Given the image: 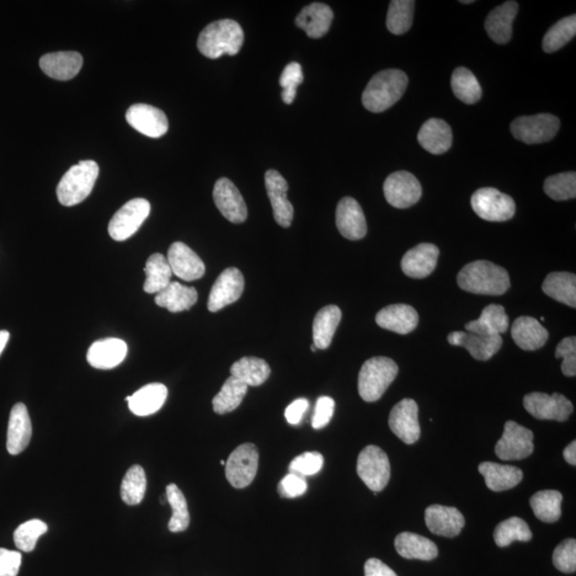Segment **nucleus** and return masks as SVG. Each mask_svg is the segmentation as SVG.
<instances>
[{
    "instance_id": "1",
    "label": "nucleus",
    "mask_w": 576,
    "mask_h": 576,
    "mask_svg": "<svg viewBox=\"0 0 576 576\" xmlns=\"http://www.w3.org/2000/svg\"><path fill=\"white\" fill-rule=\"evenodd\" d=\"M457 281L461 290L476 295L500 296L510 287L508 272L489 260H476L464 266Z\"/></svg>"
},
{
    "instance_id": "2",
    "label": "nucleus",
    "mask_w": 576,
    "mask_h": 576,
    "mask_svg": "<svg viewBox=\"0 0 576 576\" xmlns=\"http://www.w3.org/2000/svg\"><path fill=\"white\" fill-rule=\"evenodd\" d=\"M408 82L407 75L400 69H386L377 73L363 92V106L375 114L391 108L402 99Z\"/></svg>"
},
{
    "instance_id": "3",
    "label": "nucleus",
    "mask_w": 576,
    "mask_h": 576,
    "mask_svg": "<svg viewBox=\"0 0 576 576\" xmlns=\"http://www.w3.org/2000/svg\"><path fill=\"white\" fill-rule=\"evenodd\" d=\"M244 30L233 20H220L207 25L197 39V48L203 56L218 59L223 55L235 56L244 44Z\"/></svg>"
},
{
    "instance_id": "4",
    "label": "nucleus",
    "mask_w": 576,
    "mask_h": 576,
    "mask_svg": "<svg viewBox=\"0 0 576 576\" xmlns=\"http://www.w3.org/2000/svg\"><path fill=\"white\" fill-rule=\"evenodd\" d=\"M99 173L100 167L94 160H82L73 165L59 181L57 187L59 202L64 206H74L87 199L93 190Z\"/></svg>"
},
{
    "instance_id": "5",
    "label": "nucleus",
    "mask_w": 576,
    "mask_h": 576,
    "mask_svg": "<svg viewBox=\"0 0 576 576\" xmlns=\"http://www.w3.org/2000/svg\"><path fill=\"white\" fill-rule=\"evenodd\" d=\"M398 366L387 356H375L363 364L357 388L364 402L373 403L382 397L388 388L397 377Z\"/></svg>"
},
{
    "instance_id": "6",
    "label": "nucleus",
    "mask_w": 576,
    "mask_h": 576,
    "mask_svg": "<svg viewBox=\"0 0 576 576\" xmlns=\"http://www.w3.org/2000/svg\"><path fill=\"white\" fill-rule=\"evenodd\" d=\"M356 472L368 488L380 492L391 477L388 457L380 447L368 445L357 457Z\"/></svg>"
},
{
    "instance_id": "7",
    "label": "nucleus",
    "mask_w": 576,
    "mask_h": 576,
    "mask_svg": "<svg viewBox=\"0 0 576 576\" xmlns=\"http://www.w3.org/2000/svg\"><path fill=\"white\" fill-rule=\"evenodd\" d=\"M473 211L484 220L504 222L515 216L516 203L508 195L485 187L474 192L471 199Z\"/></svg>"
},
{
    "instance_id": "8",
    "label": "nucleus",
    "mask_w": 576,
    "mask_h": 576,
    "mask_svg": "<svg viewBox=\"0 0 576 576\" xmlns=\"http://www.w3.org/2000/svg\"><path fill=\"white\" fill-rule=\"evenodd\" d=\"M510 128L517 140L526 144L544 143L551 141L557 135L560 121L557 116L549 114L524 116L516 117Z\"/></svg>"
},
{
    "instance_id": "9",
    "label": "nucleus",
    "mask_w": 576,
    "mask_h": 576,
    "mask_svg": "<svg viewBox=\"0 0 576 576\" xmlns=\"http://www.w3.org/2000/svg\"><path fill=\"white\" fill-rule=\"evenodd\" d=\"M151 212V204L146 199H132L128 201L111 218L108 232L112 239L124 242L135 235L142 223Z\"/></svg>"
},
{
    "instance_id": "10",
    "label": "nucleus",
    "mask_w": 576,
    "mask_h": 576,
    "mask_svg": "<svg viewBox=\"0 0 576 576\" xmlns=\"http://www.w3.org/2000/svg\"><path fill=\"white\" fill-rule=\"evenodd\" d=\"M259 451L252 443L239 445L226 463V476L234 488L243 489L253 482L259 468Z\"/></svg>"
},
{
    "instance_id": "11",
    "label": "nucleus",
    "mask_w": 576,
    "mask_h": 576,
    "mask_svg": "<svg viewBox=\"0 0 576 576\" xmlns=\"http://www.w3.org/2000/svg\"><path fill=\"white\" fill-rule=\"evenodd\" d=\"M533 434L514 420L505 424L503 436L496 443L495 453L501 460H522L533 452Z\"/></svg>"
},
{
    "instance_id": "12",
    "label": "nucleus",
    "mask_w": 576,
    "mask_h": 576,
    "mask_svg": "<svg viewBox=\"0 0 576 576\" xmlns=\"http://www.w3.org/2000/svg\"><path fill=\"white\" fill-rule=\"evenodd\" d=\"M527 412L537 420L565 421L573 412V404L564 395L533 392L523 400Z\"/></svg>"
},
{
    "instance_id": "13",
    "label": "nucleus",
    "mask_w": 576,
    "mask_h": 576,
    "mask_svg": "<svg viewBox=\"0 0 576 576\" xmlns=\"http://www.w3.org/2000/svg\"><path fill=\"white\" fill-rule=\"evenodd\" d=\"M383 192L388 204L404 210L420 201L421 186L413 174L398 171L388 176L383 184Z\"/></svg>"
},
{
    "instance_id": "14",
    "label": "nucleus",
    "mask_w": 576,
    "mask_h": 576,
    "mask_svg": "<svg viewBox=\"0 0 576 576\" xmlns=\"http://www.w3.org/2000/svg\"><path fill=\"white\" fill-rule=\"evenodd\" d=\"M389 428L405 444H414L420 436L419 405L415 400L405 398L392 409L388 418Z\"/></svg>"
},
{
    "instance_id": "15",
    "label": "nucleus",
    "mask_w": 576,
    "mask_h": 576,
    "mask_svg": "<svg viewBox=\"0 0 576 576\" xmlns=\"http://www.w3.org/2000/svg\"><path fill=\"white\" fill-rule=\"evenodd\" d=\"M244 279L239 269L227 268L218 276L212 285L208 298L207 308L212 313L220 311L223 308L236 302L243 295Z\"/></svg>"
},
{
    "instance_id": "16",
    "label": "nucleus",
    "mask_w": 576,
    "mask_h": 576,
    "mask_svg": "<svg viewBox=\"0 0 576 576\" xmlns=\"http://www.w3.org/2000/svg\"><path fill=\"white\" fill-rule=\"evenodd\" d=\"M212 196L218 210L228 221L239 224L247 220V205L232 180L227 178L218 180L213 187Z\"/></svg>"
},
{
    "instance_id": "17",
    "label": "nucleus",
    "mask_w": 576,
    "mask_h": 576,
    "mask_svg": "<svg viewBox=\"0 0 576 576\" xmlns=\"http://www.w3.org/2000/svg\"><path fill=\"white\" fill-rule=\"evenodd\" d=\"M126 121L142 135L159 138L169 130V122L164 112L147 104H135L126 112Z\"/></svg>"
},
{
    "instance_id": "18",
    "label": "nucleus",
    "mask_w": 576,
    "mask_h": 576,
    "mask_svg": "<svg viewBox=\"0 0 576 576\" xmlns=\"http://www.w3.org/2000/svg\"><path fill=\"white\" fill-rule=\"evenodd\" d=\"M265 186L276 223L283 228H290L293 218V207L286 196L288 191L286 180L277 171L268 170L265 174Z\"/></svg>"
},
{
    "instance_id": "19",
    "label": "nucleus",
    "mask_w": 576,
    "mask_h": 576,
    "mask_svg": "<svg viewBox=\"0 0 576 576\" xmlns=\"http://www.w3.org/2000/svg\"><path fill=\"white\" fill-rule=\"evenodd\" d=\"M167 260L172 274L181 280H199L205 274V265L200 256L184 243L171 244Z\"/></svg>"
},
{
    "instance_id": "20",
    "label": "nucleus",
    "mask_w": 576,
    "mask_h": 576,
    "mask_svg": "<svg viewBox=\"0 0 576 576\" xmlns=\"http://www.w3.org/2000/svg\"><path fill=\"white\" fill-rule=\"evenodd\" d=\"M448 343L452 346L463 347L475 360L488 361L498 354L503 339L500 335H484L473 332L453 331L448 335Z\"/></svg>"
},
{
    "instance_id": "21",
    "label": "nucleus",
    "mask_w": 576,
    "mask_h": 576,
    "mask_svg": "<svg viewBox=\"0 0 576 576\" xmlns=\"http://www.w3.org/2000/svg\"><path fill=\"white\" fill-rule=\"evenodd\" d=\"M336 227L343 236L359 240L367 233V224L362 207L354 197L346 196L336 207Z\"/></svg>"
},
{
    "instance_id": "22",
    "label": "nucleus",
    "mask_w": 576,
    "mask_h": 576,
    "mask_svg": "<svg viewBox=\"0 0 576 576\" xmlns=\"http://www.w3.org/2000/svg\"><path fill=\"white\" fill-rule=\"evenodd\" d=\"M425 522L435 535L452 538L461 532L466 520L455 507L431 505L425 511Z\"/></svg>"
},
{
    "instance_id": "23",
    "label": "nucleus",
    "mask_w": 576,
    "mask_h": 576,
    "mask_svg": "<svg viewBox=\"0 0 576 576\" xmlns=\"http://www.w3.org/2000/svg\"><path fill=\"white\" fill-rule=\"evenodd\" d=\"M440 251L432 244H420L408 251L402 260V270L413 279H424L434 272Z\"/></svg>"
},
{
    "instance_id": "24",
    "label": "nucleus",
    "mask_w": 576,
    "mask_h": 576,
    "mask_svg": "<svg viewBox=\"0 0 576 576\" xmlns=\"http://www.w3.org/2000/svg\"><path fill=\"white\" fill-rule=\"evenodd\" d=\"M127 344L120 339H105L91 345L87 360L89 364L98 370H112L125 360Z\"/></svg>"
},
{
    "instance_id": "25",
    "label": "nucleus",
    "mask_w": 576,
    "mask_h": 576,
    "mask_svg": "<svg viewBox=\"0 0 576 576\" xmlns=\"http://www.w3.org/2000/svg\"><path fill=\"white\" fill-rule=\"evenodd\" d=\"M32 426L28 410L24 404L19 403L11 410L7 450L11 455H19L28 446L31 440Z\"/></svg>"
},
{
    "instance_id": "26",
    "label": "nucleus",
    "mask_w": 576,
    "mask_h": 576,
    "mask_svg": "<svg viewBox=\"0 0 576 576\" xmlns=\"http://www.w3.org/2000/svg\"><path fill=\"white\" fill-rule=\"evenodd\" d=\"M419 319L418 312L408 304H392L376 315L379 327L398 334L412 332L418 327Z\"/></svg>"
},
{
    "instance_id": "27",
    "label": "nucleus",
    "mask_w": 576,
    "mask_h": 576,
    "mask_svg": "<svg viewBox=\"0 0 576 576\" xmlns=\"http://www.w3.org/2000/svg\"><path fill=\"white\" fill-rule=\"evenodd\" d=\"M84 59L76 52L46 53L40 59L42 71L57 80L73 79L83 68Z\"/></svg>"
},
{
    "instance_id": "28",
    "label": "nucleus",
    "mask_w": 576,
    "mask_h": 576,
    "mask_svg": "<svg viewBox=\"0 0 576 576\" xmlns=\"http://www.w3.org/2000/svg\"><path fill=\"white\" fill-rule=\"evenodd\" d=\"M519 10L516 2H506L496 7L485 19V30L488 36L498 44H506L512 36V24Z\"/></svg>"
},
{
    "instance_id": "29",
    "label": "nucleus",
    "mask_w": 576,
    "mask_h": 576,
    "mask_svg": "<svg viewBox=\"0 0 576 576\" xmlns=\"http://www.w3.org/2000/svg\"><path fill=\"white\" fill-rule=\"evenodd\" d=\"M332 20L333 11L328 4L313 3L301 10L296 18V25L312 39H319L327 34Z\"/></svg>"
},
{
    "instance_id": "30",
    "label": "nucleus",
    "mask_w": 576,
    "mask_h": 576,
    "mask_svg": "<svg viewBox=\"0 0 576 576\" xmlns=\"http://www.w3.org/2000/svg\"><path fill=\"white\" fill-rule=\"evenodd\" d=\"M168 397V388L162 383H149L126 397L128 407L137 416H148L162 409Z\"/></svg>"
},
{
    "instance_id": "31",
    "label": "nucleus",
    "mask_w": 576,
    "mask_h": 576,
    "mask_svg": "<svg viewBox=\"0 0 576 576\" xmlns=\"http://www.w3.org/2000/svg\"><path fill=\"white\" fill-rule=\"evenodd\" d=\"M511 336L523 350L540 349L548 339V332L536 318L522 316L512 324Z\"/></svg>"
},
{
    "instance_id": "32",
    "label": "nucleus",
    "mask_w": 576,
    "mask_h": 576,
    "mask_svg": "<svg viewBox=\"0 0 576 576\" xmlns=\"http://www.w3.org/2000/svg\"><path fill=\"white\" fill-rule=\"evenodd\" d=\"M418 140L427 152L435 155L445 153L452 147V128L445 121L432 117L421 125Z\"/></svg>"
},
{
    "instance_id": "33",
    "label": "nucleus",
    "mask_w": 576,
    "mask_h": 576,
    "mask_svg": "<svg viewBox=\"0 0 576 576\" xmlns=\"http://www.w3.org/2000/svg\"><path fill=\"white\" fill-rule=\"evenodd\" d=\"M478 471L483 475L487 487L494 492L515 488L523 479L519 468L495 462L480 463Z\"/></svg>"
},
{
    "instance_id": "34",
    "label": "nucleus",
    "mask_w": 576,
    "mask_h": 576,
    "mask_svg": "<svg viewBox=\"0 0 576 576\" xmlns=\"http://www.w3.org/2000/svg\"><path fill=\"white\" fill-rule=\"evenodd\" d=\"M197 301V292L195 287L171 282L162 292L156 293L155 302L160 308H167L171 313L188 311Z\"/></svg>"
},
{
    "instance_id": "35",
    "label": "nucleus",
    "mask_w": 576,
    "mask_h": 576,
    "mask_svg": "<svg viewBox=\"0 0 576 576\" xmlns=\"http://www.w3.org/2000/svg\"><path fill=\"white\" fill-rule=\"evenodd\" d=\"M395 548L400 556L407 559H420L429 562L437 556L435 542L418 533L404 532L395 539Z\"/></svg>"
},
{
    "instance_id": "36",
    "label": "nucleus",
    "mask_w": 576,
    "mask_h": 576,
    "mask_svg": "<svg viewBox=\"0 0 576 576\" xmlns=\"http://www.w3.org/2000/svg\"><path fill=\"white\" fill-rule=\"evenodd\" d=\"M509 328V317L500 304L485 307L480 317L466 324L468 332L484 335H501Z\"/></svg>"
},
{
    "instance_id": "37",
    "label": "nucleus",
    "mask_w": 576,
    "mask_h": 576,
    "mask_svg": "<svg viewBox=\"0 0 576 576\" xmlns=\"http://www.w3.org/2000/svg\"><path fill=\"white\" fill-rule=\"evenodd\" d=\"M341 319L339 307L330 304L316 314L313 322V340L317 349H327L332 343V339Z\"/></svg>"
},
{
    "instance_id": "38",
    "label": "nucleus",
    "mask_w": 576,
    "mask_h": 576,
    "mask_svg": "<svg viewBox=\"0 0 576 576\" xmlns=\"http://www.w3.org/2000/svg\"><path fill=\"white\" fill-rule=\"evenodd\" d=\"M542 291L554 300L576 308V276L571 272H552L542 284Z\"/></svg>"
},
{
    "instance_id": "39",
    "label": "nucleus",
    "mask_w": 576,
    "mask_h": 576,
    "mask_svg": "<svg viewBox=\"0 0 576 576\" xmlns=\"http://www.w3.org/2000/svg\"><path fill=\"white\" fill-rule=\"evenodd\" d=\"M268 363L254 356H244L235 362L231 367V376L248 387H259L270 376Z\"/></svg>"
},
{
    "instance_id": "40",
    "label": "nucleus",
    "mask_w": 576,
    "mask_h": 576,
    "mask_svg": "<svg viewBox=\"0 0 576 576\" xmlns=\"http://www.w3.org/2000/svg\"><path fill=\"white\" fill-rule=\"evenodd\" d=\"M147 279L143 290L148 293H158L164 290L171 283L172 270L170 268L167 258L160 253H155L147 260L144 267Z\"/></svg>"
},
{
    "instance_id": "41",
    "label": "nucleus",
    "mask_w": 576,
    "mask_h": 576,
    "mask_svg": "<svg viewBox=\"0 0 576 576\" xmlns=\"http://www.w3.org/2000/svg\"><path fill=\"white\" fill-rule=\"evenodd\" d=\"M248 386L231 376L224 382L220 392L212 399V408L217 414H226L237 409L247 395Z\"/></svg>"
},
{
    "instance_id": "42",
    "label": "nucleus",
    "mask_w": 576,
    "mask_h": 576,
    "mask_svg": "<svg viewBox=\"0 0 576 576\" xmlns=\"http://www.w3.org/2000/svg\"><path fill=\"white\" fill-rule=\"evenodd\" d=\"M563 495L556 490H544L533 494L530 504L538 520L557 522L562 516Z\"/></svg>"
},
{
    "instance_id": "43",
    "label": "nucleus",
    "mask_w": 576,
    "mask_h": 576,
    "mask_svg": "<svg viewBox=\"0 0 576 576\" xmlns=\"http://www.w3.org/2000/svg\"><path fill=\"white\" fill-rule=\"evenodd\" d=\"M452 89L458 100L473 105L482 99L483 91L475 75L467 68H457L452 75Z\"/></svg>"
},
{
    "instance_id": "44",
    "label": "nucleus",
    "mask_w": 576,
    "mask_h": 576,
    "mask_svg": "<svg viewBox=\"0 0 576 576\" xmlns=\"http://www.w3.org/2000/svg\"><path fill=\"white\" fill-rule=\"evenodd\" d=\"M532 533L527 523L521 517L514 516L507 519L498 526L494 531V541L500 548L510 546L512 542L531 541Z\"/></svg>"
},
{
    "instance_id": "45",
    "label": "nucleus",
    "mask_w": 576,
    "mask_h": 576,
    "mask_svg": "<svg viewBox=\"0 0 576 576\" xmlns=\"http://www.w3.org/2000/svg\"><path fill=\"white\" fill-rule=\"evenodd\" d=\"M165 499L172 508V516L168 525L169 531L172 532L186 531L189 526L190 516L183 492L178 485L170 484L165 489Z\"/></svg>"
},
{
    "instance_id": "46",
    "label": "nucleus",
    "mask_w": 576,
    "mask_h": 576,
    "mask_svg": "<svg viewBox=\"0 0 576 576\" xmlns=\"http://www.w3.org/2000/svg\"><path fill=\"white\" fill-rule=\"evenodd\" d=\"M415 2L413 0H393L389 3L387 27L393 35H404L412 26Z\"/></svg>"
},
{
    "instance_id": "47",
    "label": "nucleus",
    "mask_w": 576,
    "mask_h": 576,
    "mask_svg": "<svg viewBox=\"0 0 576 576\" xmlns=\"http://www.w3.org/2000/svg\"><path fill=\"white\" fill-rule=\"evenodd\" d=\"M576 35V15H570L562 19L548 29L543 37V51L551 53L557 52L560 48L573 39Z\"/></svg>"
},
{
    "instance_id": "48",
    "label": "nucleus",
    "mask_w": 576,
    "mask_h": 576,
    "mask_svg": "<svg viewBox=\"0 0 576 576\" xmlns=\"http://www.w3.org/2000/svg\"><path fill=\"white\" fill-rule=\"evenodd\" d=\"M147 491L146 472L140 466H132L128 469L121 484V499L125 504L133 506L140 504Z\"/></svg>"
},
{
    "instance_id": "49",
    "label": "nucleus",
    "mask_w": 576,
    "mask_h": 576,
    "mask_svg": "<svg viewBox=\"0 0 576 576\" xmlns=\"http://www.w3.org/2000/svg\"><path fill=\"white\" fill-rule=\"evenodd\" d=\"M544 192L555 201L575 199L576 173L564 172L548 176L544 181Z\"/></svg>"
},
{
    "instance_id": "50",
    "label": "nucleus",
    "mask_w": 576,
    "mask_h": 576,
    "mask_svg": "<svg viewBox=\"0 0 576 576\" xmlns=\"http://www.w3.org/2000/svg\"><path fill=\"white\" fill-rule=\"evenodd\" d=\"M47 531L46 523L41 520L34 519L23 523L14 532L16 548L26 553L34 551L36 541Z\"/></svg>"
},
{
    "instance_id": "51",
    "label": "nucleus",
    "mask_w": 576,
    "mask_h": 576,
    "mask_svg": "<svg viewBox=\"0 0 576 576\" xmlns=\"http://www.w3.org/2000/svg\"><path fill=\"white\" fill-rule=\"evenodd\" d=\"M303 83V73L300 64L291 62L283 69L280 85L283 88L282 100L291 105L295 100L298 85Z\"/></svg>"
},
{
    "instance_id": "52",
    "label": "nucleus",
    "mask_w": 576,
    "mask_h": 576,
    "mask_svg": "<svg viewBox=\"0 0 576 576\" xmlns=\"http://www.w3.org/2000/svg\"><path fill=\"white\" fill-rule=\"evenodd\" d=\"M553 564L560 572L574 573L576 570V541L575 539H567L555 548Z\"/></svg>"
},
{
    "instance_id": "53",
    "label": "nucleus",
    "mask_w": 576,
    "mask_h": 576,
    "mask_svg": "<svg viewBox=\"0 0 576 576\" xmlns=\"http://www.w3.org/2000/svg\"><path fill=\"white\" fill-rule=\"evenodd\" d=\"M324 466V457L318 452H308L296 457L290 464V472L299 476H312Z\"/></svg>"
},
{
    "instance_id": "54",
    "label": "nucleus",
    "mask_w": 576,
    "mask_h": 576,
    "mask_svg": "<svg viewBox=\"0 0 576 576\" xmlns=\"http://www.w3.org/2000/svg\"><path fill=\"white\" fill-rule=\"evenodd\" d=\"M556 359H563L562 372L564 376L575 377L576 376V338L575 336H569L564 339L557 345L556 351H555Z\"/></svg>"
},
{
    "instance_id": "55",
    "label": "nucleus",
    "mask_w": 576,
    "mask_h": 576,
    "mask_svg": "<svg viewBox=\"0 0 576 576\" xmlns=\"http://www.w3.org/2000/svg\"><path fill=\"white\" fill-rule=\"evenodd\" d=\"M277 490L282 498L295 499L307 492L308 484L303 477L290 473L281 480Z\"/></svg>"
},
{
    "instance_id": "56",
    "label": "nucleus",
    "mask_w": 576,
    "mask_h": 576,
    "mask_svg": "<svg viewBox=\"0 0 576 576\" xmlns=\"http://www.w3.org/2000/svg\"><path fill=\"white\" fill-rule=\"evenodd\" d=\"M335 409L334 400L328 396L319 397L315 405V412L312 419L314 429H322L330 423Z\"/></svg>"
},
{
    "instance_id": "57",
    "label": "nucleus",
    "mask_w": 576,
    "mask_h": 576,
    "mask_svg": "<svg viewBox=\"0 0 576 576\" xmlns=\"http://www.w3.org/2000/svg\"><path fill=\"white\" fill-rule=\"evenodd\" d=\"M21 564V554L0 548V576H18Z\"/></svg>"
},
{
    "instance_id": "58",
    "label": "nucleus",
    "mask_w": 576,
    "mask_h": 576,
    "mask_svg": "<svg viewBox=\"0 0 576 576\" xmlns=\"http://www.w3.org/2000/svg\"><path fill=\"white\" fill-rule=\"evenodd\" d=\"M308 402L306 398L296 399L285 410V419L291 425H298L302 416L308 409Z\"/></svg>"
},
{
    "instance_id": "59",
    "label": "nucleus",
    "mask_w": 576,
    "mask_h": 576,
    "mask_svg": "<svg viewBox=\"0 0 576 576\" xmlns=\"http://www.w3.org/2000/svg\"><path fill=\"white\" fill-rule=\"evenodd\" d=\"M365 576H398L381 560L377 558L368 559L364 565Z\"/></svg>"
},
{
    "instance_id": "60",
    "label": "nucleus",
    "mask_w": 576,
    "mask_h": 576,
    "mask_svg": "<svg viewBox=\"0 0 576 576\" xmlns=\"http://www.w3.org/2000/svg\"><path fill=\"white\" fill-rule=\"evenodd\" d=\"M564 460L571 466H576V442H571L570 444L564 448Z\"/></svg>"
},
{
    "instance_id": "61",
    "label": "nucleus",
    "mask_w": 576,
    "mask_h": 576,
    "mask_svg": "<svg viewBox=\"0 0 576 576\" xmlns=\"http://www.w3.org/2000/svg\"><path fill=\"white\" fill-rule=\"evenodd\" d=\"M9 339H10V333L8 332V331L0 330V355L3 354L5 346H7L8 344Z\"/></svg>"
},
{
    "instance_id": "62",
    "label": "nucleus",
    "mask_w": 576,
    "mask_h": 576,
    "mask_svg": "<svg viewBox=\"0 0 576 576\" xmlns=\"http://www.w3.org/2000/svg\"><path fill=\"white\" fill-rule=\"evenodd\" d=\"M311 350L314 351V352L316 351V350H317V347L315 346V345L313 344V345L311 346Z\"/></svg>"
},
{
    "instance_id": "63",
    "label": "nucleus",
    "mask_w": 576,
    "mask_h": 576,
    "mask_svg": "<svg viewBox=\"0 0 576 576\" xmlns=\"http://www.w3.org/2000/svg\"><path fill=\"white\" fill-rule=\"evenodd\" d=\"M460 3L461 4H473L474 2H473V0H468V2H463V0H462V2H460Z\"/></svg>"
},
{
    "instance_id": "64",
    "label": "nucleus",
    "mask_w": 576,
    "mask_h": 576,
    "mask_svg": "<svg viewBox=\"0 0 576 576\" xmlns=\"http://www.w3.org/2000/svg\"><path fill=\"white\" fill-rule=\"evenodd\" d=\"M226 463H227V462L224 461V460L221 461L222 466H226Z\"/></svg>"
}]
</instances>
